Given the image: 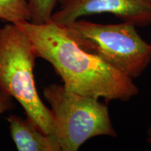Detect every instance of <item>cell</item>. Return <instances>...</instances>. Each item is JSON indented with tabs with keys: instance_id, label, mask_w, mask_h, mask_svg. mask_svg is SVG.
<instances>
[{
	"instance_id": "cell-10",
	"label": "cell",
	"mask_w": 151,
	"mask_h": 151,
	"mask_svg": "<svg viewBox=\"0 0 151 151\" xmlns=\"http://www.w3.org/2000/svg\"><path fill=\"white\" fill-rule=\"evenodd\" d=\"M147 134H148L149 137H151V124L150 127H149L148 131H147Z\"/></svg>"
},
{
	"instance_id": "cell-7",
	"label": "cell",
	"mask_w": 151,
	"mask_h": 151,
	"mask_svg": "<svg viewBox=\"0 0 151 151\" xmlns=\"http://www.w3.org/2000/svg\"><path fill=\"white\" fill-rule=\"evenodd\" d=\"M28 0H0V20L17 24L30 21Z\"/></svg>"
},
{
	"instance_id": "cell-9",
	"label": "cell",
	"mask_w": 151,
	"mask_h": 151,
	"mask_svg": "<svg viewBox=\"0 0 151 151\" xmlns=\"http://www.w3.org/2000/svg\"><path fill=\"white\" fill-rule=\"evenodd\" d=\"M13 101L11 97L0 92V115L12 108Z\"/></svg>"
},
{
	"instance_id": "cell-1",
	"label": "cell",
	"mask_w": 151,
	"mask_h": 151,
	"mask_svg": "<svg viewBox=\"0 0 151 151\" xmlns=\"http://www.w3.org/2000/svg\"><path fill=\"white\" fill-rule=\"evenodd\" d=\"M16 24L29 38L38 58L51 64L68 91L107 101H128L139 93L133 79L83 49L64 24L52 20Z\"/></svg>"
},
{
	"instance_id": "cell-6",
	"label": "cell",
	"mask_w": 151,
	"mask_h": 151,
	"mask_svg": "<svg viewBox=\"0 0 151 151\" xmlns=\"http://www.w3.org/2000/svg\"><path fill=\"white\" fill-rule=\"evenodd\" d=\"M11 137L18 151H60L56 137L43 132L30 119L11 115L7 118Z\"/></svg>"
},
{
	"instance_id": "cell-12",
	"label": "cell",
	"mask_w": 151,
	"mask_h": 151,
	"mask_svg": "<svg viewBox=\"0 0 151 151\" xmlns=\"http://www.w3.org/2000/svg\"><path fill=\"white\" fill-rule=\"evenodd\" d=\"M65 1V0H60V4H62V2H63V1Z\"/></svg>"
},
{
	"instance_id": "cell-5",
	"label": "cell",
	"mask_w": 151,
	"mask_h": 151,
	"mask_svg": "<svg viewBox=\"0 0 151 151\" xmlns=\"http://www.w3.org/2000/svg\"><path fill=\"white\" fill-rule=\"evenodd\" d=\"M51 20L68 24L84 16L110 14L140 27L151 24V0H65Z\"/></svg>"
},
{
	"instance_id": "cell-2",
	"label": "cell",
	"mask_w": 151,
	"mask_h": 151,
	"mask_svg": "<svg viewBox=\"0 0 151 151\" xmlns=\"http://www.w3.org/2000/svg\"><path fill=\"white\" fill-rule=\"evenodd\" d=\"M37 58L32 43L18 24L9 23L0 28V92L16 99L27 118L41 131L55 137L51 111L36 88L34 69Z\"/></svg>"
},
{
	"instance_id": "cell-8",
	"label": "cell",
	"mask_w": 151,
	"mask_h": 151,
	"mask_svg": "<svg viewBox=\"0 0 151 151\" xmlns=\"http://www.w3.org/2000/svg\"><path fill=\"white\" fill-rule=\"evenodd\" d=\"M60 0H28L31 18L30 22L41 24L50 21Z\"/></svg>"
},
{
	"instance_id": "cell-11",
	"label": "cell",
	"mask_w": 151,
	"mask_h": 151,
	"mask_svg": "<svg viewBox=\"0 0 151 151\" xmlns=\"http://www.w3.org/2000/svg\"><path fill=\"white\" fill-rule=\"evenodd\" d=\"M147 142H148V143H149V144L151 146V137H148V139H147Z\"/></svg>"
},
{
	"instance_id": "cell-3",
	"label": "cell",
	"mask_w": 151,
	"mask_h": 151,
	"mask_svg": "<svg viewBox=\"0 0 151 151\" xmlns=\"http://www.w3.org/2000/svg\"><path fill=\"white\" fill-rule=\"evenodd\" d=\"M65 26L83 49L132 79L140 76L150 63L151 43L143 40L134 24H99L78 19Z\"/></svg>"
},
{
	"instance_id": "cell-4",
	"label": "cell",
	"mask_w": 151,
	"mask_h": 151,
	"mask_svg": "<svg viewBox=\"0 0 151 151\" xmlns=\"http://www.w3.org/2000/svg\"><path fill=\"white\" fill-rule=\"evenodd\" d=\"M51 106L55 136L62 151H76L88 139L116 137L106 104L99 99L69 92L64 86L51 84L43 89Z\"/></svg>"
}]
</instances>
